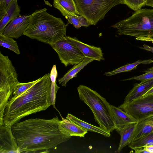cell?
Listing matches in <instances>:
<instances>
[{
    "label": "cell",
    "instance_id": "cell-22",
    "mask_svg": "<svg viewBox=\"0 0 153 153\" xmlns=\"http://www.w3.org/2000/svg\"><path fill=\"white\" fill-rule=\"evenodd\" d=\"M152 62L153 60L152 59L138 60L133 63L127 64L114 70L105 72L104 74L106 76H111L118 73L131 71L136 69L138 65L140 64H149Z\"/></svg>",
    "mask_w": 153,
    "mask_h": 153
},
{
    "label": "cell",
    "instance_id": "cell-1",
    "mask_svg": "<svg viewBox=\"0 0 153 153\" xmlns=\"http://www.w3.org/2000/svg\"><path fill=\"white\" fill-rule=\"evenodd\" d=\"M58 117L51 119H30L19 122L11 127L12 133L21 152H36L55 149L71 137L62 133L59 128Z\"/></svg>",
    "mask_w": 153,
    "mask_h": 153
},
{
    "label": "cell",
    "instance_id": "cell-26",
    "mask_svg": "<svg viewBox=\"0 0 153 153\" xmlns=\"http://www.w3.org/2000/svg\"><path fill=\"white\" fill-rule=\"evenodd\" d=\"M68 21V24H72L74 27L79 29L81 27H88L91 25L89 22L81 15L68 16L65 17Z\"/></svg>",
    "mask_w": 153,
    "mask_h": 153
},
{
    "label": "cell",
    "instance_id": "cell-5",
    "mask_svg": "<svg viewBox=\"0 0 153 153\" xmlns=\"http://www.w3.org/2000/svg\"><path fill=\"white\" fill-rule=\"evenodd\" d=\"M77 90L79 99L91 109L100 126L109 133L115 130L110 105L105 99L84 85H79Z\"/></svg>",
    "mask_w": 153,
    "mask_h": 153
},
{
    "label": "cell",
    "instance_id": "cell-30",
    "mask_svg": "<svg viewBox=\"0 0 153 153\" xmlns=\"http://www.w3.org/2000/svg\"><path fill=\"white\" fill-rule=\"evenodd\" d=\"M14 0H0V16L3 14L8 5Z\"/></svg>",
    "mask_w": 153,
    "mask_h": 153
},
{
    "label": "cell",
    "instance_id": "cell-6",
    "mask_svg": "<svg viewBox=\"0 0 153 153\" xmlns=\"http://www.w3.org/2000/svg\"><path fill=\"white\" fill-rule=\"evenodd\" d=\"M19 82L11 61L0 52V125H4L3 119L5 107Z\"/></svg>",
    "mask_w": 153,
    "mask_h": 153
},
{
    "label": "cell",
    "instance_id": "cell-7",
    "mask_svg": "<svg viewBox=\"0 0 153 153\" xmlns=\"http://www.w3.org/2000/svg\"><path fill=\"white\" fill-rule=\"evenodd\" d=\"M80 15L91 25H95L104 18L114 6L122 4L121 0H74Z\"/></svg>",
    "mask_w": 153,
    "mask_h": 153
},
{
    "label": "cell",
    "instance_id": "cell-4",
    "mask_svg": "<svg viewBox=\"0 0 153 153\" xmlns=\"http://www.w3.org/2000/svg\"><path fill=\"white\" fill-rule=\"evenodd\" d=\"M119 35L137 37H153V9L141 8L128 18L112 26Z\"/></svg>",
    "mask_w": 153,
    "mask_h": 153
},
{
    "label": "cell",
    "instance_id": "cell-27",
    "mask_svg": "<svg viewBox=\"0 0 153 153\" xmlns=\"http://www.w3.org/2000/svg\"><path fill=\"white\" fill-rule=\"evenodd\" d=\"M37 79L26 83L19 82L16 85L13 94L10 97L15 98L32 86L37 81Z\"/></svg>",
    "mask_w": 153,
    "mask_h": 153
},
{
    "label": "cell",
    "instance_id": "cell-13",
    "mask_svg": "<svg viewBox=\"0 0 153 153\" xmlns=\"http://www.w3.org/2000/svg\"><path fill=\"white\" fill-rule=\"evenodd\" d=\"M110 108L115 130L117 131L130 124L137 122L134 118L118 107L110 105Z\"/></svg>",
    "mask_w": 153,
    "mask_h": 153
},
{
    "label": "cell",
    "instance_id": "cell-16",
    "mask_svg": "<svg viewBox=\"0 0 153 153\" xmlns=\"http://www.w3.org/2000/svg\"><path fill=\"white\" fill-rule=\"evenodd\" d=\"M20 12L17 1H13L7 7L3 14L0 16V34H2L5 28L10 21L20 16Z\"/></svg>",
    "mask_w": 153,
    "mask_h": 153
},
{
    "label": "cell",
    "instance_id": "cell-19",
    "mask_svg": "<svg viewBox=\"0 0 153 153\" xmlns=\"http://www.w3.org/2000/svg\"><path fill=\"white\" fill-rule=\"evenodd\" d=\"M94 60L89 58L85 57L84 59L78 64L74 66L61 78L58 79V82L62 86L65 87L68 82L72 78L76 77L77 74L85 66Z\"/></svg>",
    "mask_w": 153,
    "mask_h": 153
},
{
    "label": "cell",
    "instance_id": "cell-17",
    "mask_svg": "<svg viewBox=\"0 0 153 153\" xmlns=\"http://www.w3.org/2000/svg\"><path fill=\"white\" fill-rule=\"evenodd\" d=\"M153 86V79L135 83L125 98L124 102H128L141 97Z\"/></svg>",
    "mask_w": 153,
    "mask_h": 153
},
{
    "label": "cell",
    "instance_id": "cell-25",
    "mask_svg": "<svg viewBox=\"0 0 153 153\" xmlns=\"http://www.w3.org/2000/svg\"><path fill=\"white\" fill-rule=\"evenodd\" d=\"M151 145H153V131L128 145L129 147L133 150L136 148Z\"/></svg>",
    "mask_w": 153,
    "mask_h": 153
},
{
    "label": "cell",
    "instance_id": "cell-29",
    "mask_svg": "<svg viewBox=\"0 0 153 153\" xmlns=\"http://www.w3.org/2000/svg\"><path fill=\"white\" fill-rule=\"evenodd\" d=\"M122 4L127 5L134 11H137L145 6V0H121Z\"/></svg>",
    "mask_w": 153,
    "mask_h": 153
},
{
    "label": "cell",
    "instance_id": "cell-24",
    "mask_svg": "<svg viewBox=\"0 0 153 153\" xmlns=\"http://www.w3.org/2000/svg\"><path fill=\"white\" fill-rule=\"evenodd\" d=\"M0 45L10 50L17 54H20L16 42L12 37L0 34Z\"/></svg>",
    "mask_w": 153,
    "mask_h": 153
},
{
    "label": "cell",
    "instance_id": "cell-10",
    "mask_svg": "<svg viewBox=\"0 0 153 153\" xmlns=\"http://www.w3.org/2000/svg\"><path fill=\"white\" fill-rule=\"evenodd\" d=\"M32 15L19 16L15 18L7 25L2 34L12 38H19L23 35Z\"/></svg>",
    "mask_w": 153,
    "mask_h": 153
},
{
    "label": "cell",
    "instance_id": "cell-23",
    "mask_svg": "<svg viewBox=\"0 0 153 153\" xmlns=\"http://www.w3.org/2000/svg\"><path fill=\"white\" fill-rule=\"evenodd\" d=\"M50 74L51 82V97L52 105L53 108L56 109L55 105L56 100V94L60 87L57 85L56 82V79L58 76V72L55 65L53 66Z\"/></svg>",
    "mask_w": 153,
    "mask_h": 153
},
{
    "label": "cell",
    "instance_id": "cell-31",
    "mask_svg": "<svg viewBox=\"0 0 153 153\" xmlns=\"http://www.w3.org/2000/svg\"><path fill=\"white\" fill-rule=\"evenodd\" d=\"M139 48L141 49L151 52L153 54V47L149 46L146 44H144L141 47H139Z\"/></svg>",
    "mask_w": 153,
    "mask_h": 153
},
{
    "label": "cell",
    "instance_id": "cell-2",
    "mask_svg": "<svg viewBox=\"0 0 153 153\" xmlns=\"http://www.w3.org/2000/svg\"><path fill=\"white\" fill-rule=\"evenodd\" d=\"M51 84L50 74L48 73L16 97H10L4 111V125L11 127L25 117L45 111L52 105Z\"/></svg>",
    "mask_w": 153,
    "mask_h": 153
},
{
    "label": "cell",
    "instance_id": "cell-33",
    "mask_svg": "<svg viewBox=\"0 0 153 153\" xmlns=\"http://www.w3.org/2000/svg\"><path fill=\"white\" fill-rule=\"evenodd\" d=\"M136 39L142 41H146L153 42V37L152 38H146L144 37L136 38Z\"/></svg>",
    "mask_w": 153,
    "mask_h": 153
},
{
    "label": "cell",
    "instance_id": "cell-14",
    "mask_svg": "<svg viewBox=\"0 0 153 153\" xmlns=\"http://www.w3.org/2000/svg\"><path fill=\"white\" fill-rule=\"evenodd\" d=\"M59 124V128L63 134L68 136L84 137L88 131L69 120L62 117Z\"/></svg>",
    "mask_w": 153,
    "mask_h": 153
},
{
    "label": "cell",
    "instance_id": "cell-34",
    "mask_svg": "<svg viewBox=\"0 0 153 153\" xmlns=\"http://www.w3.org/2000/svg\"><path fill=\"white\" fill-rule=\"evenodd\" d=\"M145 5L153 7V0H145Z\"/></svg>",
    "mask_w": 153,
    "mask_h": 153
},
{
    "label": "cell",
    "instance_id": "cell-15",
    "mask_svg": "<svg viewBox=\"0 0 153 153\" xmlns=\"http://www.w3.org/2000/svg\"><path fill=\"white\" fill-rule=\"evenodd\" d=\"M153 131V114L137 122L131 142L145 136Z\"/></svg>",
    "mask_w": 153,
    "mask_h": 153
},
{
    "label": "cell",
    "instance_id": "cell-20",
    "mask_svg": "<svg viewBox=\"0 0 153 153\" xmlns=\"http://www.w3.org/2000/svg\"><path fill=\"white\" fill-rule=\"evenodd\" d=\"M136 125V123H131L117 131L120 135L117 152H120L125 147L131 143Z\"/></svg>",
    "mask_w": 153,
    "mask_h": 153
},
{
    "label": "cell",
    "instance_id": "cell-12",
    "mask_svg": "<svg viewBox=\"0 0 153 153\" xmlns=\"http://www.w3.org/2000/svg\"><path fill=\"white\" fill-rule=\"evenodd\" d=\"M67 38L82 53L85 57L94 60L100 61L104 60L103 53L101 48L84 43L76 37L66 36Z\"/></svg>",
    "mask_w": 153,
    "mask_h": 153
},
{
    "label": "cell",
    "instance_id": "cell-11",
    "mask_svg": "<svg viewBox=\"0 0 153 153\" xmlns=\"http://www.w3.org/2000/svg\"><path fill=\"white\" fill-rule=\"evenodd\" d=\"M19 153L11 127L0 125V153Z\"/></svg>",
    "mask_w": 153,
    "mask_h": 153
},
{
    "label": "cell",
    "instance_id": "cell-32",
    "mask_svg": "<svg viewBox=\"0 0 153 153\" xmlns=\"http://www.w3.org/2000/svg\"><path fill=\"white\" fill-rule=\"evenodd\" d=\"M143 147L149 153H153V145H149Z\"/></svg>",
    "mask_w": 153,
    "mask_h": 153
},
{
    "label": "cell",
    "instance_id": "cell-28",
    "mask_svg": "<svg viewBox=\"0 0 153 153\" xmlns=\"http://www.w3.org/2000/svg\"><path fill=\"white\" fill-rule=\"evenodd\" d=\"M144 74L138 76H134L123 80H139L142 83L153 79V67L144 71Z\"/></svg>",
    "mask_w": 153,
    "mask_h": 153
},
{
    "label": "cell",
    "instance_id": "cell-18",
    "mask_svg": "<svg viewBox=\"0 0 153 153\" xmlns=\"http://www.w3.org/2000/svg\"><path fill=\"white\" fill-rule=\"evenodd\" d=\"M53 6L65 17L80 15L74 0H54Z\"/></svg>",
    "mask_w": 153,
    "mask_h": 153
},
{
    "label": "cell",
    "instance_id": "cell-21",
    "mask_svg": "<svg viewBox=\"0 0 153 153\" xmlns=\"http://www.w3.org/2000/svg\"><path fill=\"white\" fill-rule=\"evenodd\" d=\"M66 118L87 130L88 131H89L97 133L108 137H109L111 136L110 133L108 132L100 126L97 127L89 124L70 114H67Z\"/></svg>",
    "mask_w": 153,
    "mask_h": 153
},
{
    "label": "cell",
    "instance_id": "cell-8",
    "mask_svg": "<svg viewBox=\"0 0 153 153\" xmlns=\"http://www.w3.org/2000/svg\"><path fill=\"white\" fill-rule=\"evenodd\" d=\"M66 36L50 46L57 53L61 62L67 67L69 65L79 64L85 57L80 50L67 38Z\"/></svg>",
    "mask_w": 153,
    "mask_h": 153
},
{
    "label": "cell",
    "instance_id": "cell-9",
    "mask_svg": "<svg viewBox=\"0 0 153 153\" xmlns=\"http://www.w3.org/2000/svg\"><path fill=\"white\" fill-rule=\"evenodd\" d=\"M118 107L138 122L153 114V93L123 102Z\"/></svg>",
    "mask_w": 153,
    "mask_h": 153
},
{
    "label": "cell",
    "instance_id": "cell-3",
    "mask_svg": "<svg viewBox=\"0 0 153 153\" xmlns=\"http://www.w3.org/2000/svg\"><path fill=\"white\" fill-rule=\"evenodd\" d=\"M47 10H36L32 14L23 35L51 45L66 36L67 25L61 18L49 14Z\"/></svg>",
    "mask_w": 153,
    "mask_h": 153
}]
</instances>
